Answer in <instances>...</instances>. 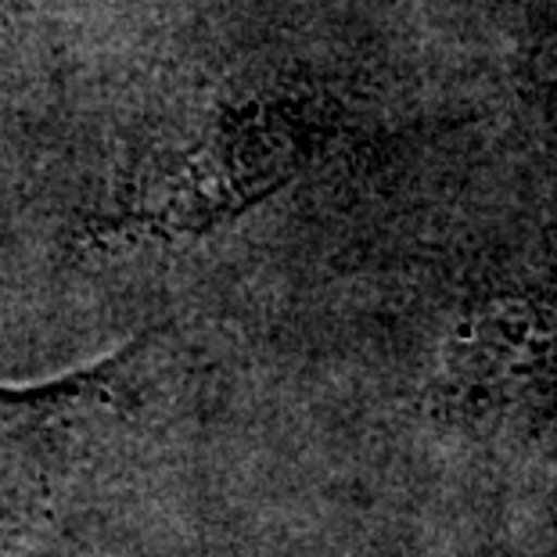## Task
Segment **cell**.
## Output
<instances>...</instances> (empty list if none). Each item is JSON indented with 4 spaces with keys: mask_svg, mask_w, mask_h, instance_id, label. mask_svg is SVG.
Returning <instances> with one entry per match:
<instances>
[{
    "mask_svg": "<svg viewBox=\"0 0 557 557\" xmlns=\"http://www.w3.org/2000/svg\"><path fill=\"white\" fill-rule=\"evenodd\" d=\"M324 137L320 115L292 98H248L223 104L198 137L101 220L104 238L173 242L206 234L281 191Z\"/></svg>",
    "mask_w": 557,
    "mask_h": 557,
    "instance_id": "cell-1",
    "label": "cell"
},
{
    "mask_svg": "<svg viewBox=\"0 0 557 557\" xmlns=\"http://www.w3.org/2000/svg\"><path fill=\"white\" fill-rule=\"evenodd\" d=\"M438 403L457 418H521L557 403V274L493 292L449 342Z\"/></svg>",
    "mask_w": 557,
    "mask_h": 557,
    "instance_id": "cell-2",
    "label": "cell"
},
{
    "mask_svg": "<svg viewBox=\"0 0 557 557\" xmlns=\"http://www.w3.org/2000/svg\"><path fill=\"white\" fill-rule=\"evenodd\" d=\"M554 532H557V490H554Z\"/></svg>",
    "mask_w": 557,
    "mask_h": 557,
    "instance_id": "cell-3",
    "label": "cell"
},
{
    "mask_svg": "<svg viewBox=\"0 0 557 557\" xmlns=\"http://www.w3.org/2000/svg\"><path fill=\"white\" fill-rule=\"evenodd\" d=\"M554 115H557V98H554Z\"/></svg>",
    "mask_w": 557,
    "mask_h": 557,
    "instance_id": "cell-4",
    "label": "cell"
}]
</instances>
